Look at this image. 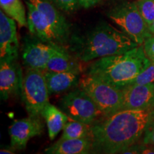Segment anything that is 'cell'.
Wrapping results in <instances>:
<instances>
[{
    "mask_svg": "<svg viewBox=\"0 0 154 154\" xmlns=\"http://www.w3.org/2000/svg\"><path fill=\"white\" fill-rule=\"evenodd\" d=\"M154 109H123L91 124L92 153H122L143 137Z\"/></svg>",
    "mask_w": 154,
    "mask_h": 154,
    "instance_id": "6da1fadb",
    "label": "cell"
},
{
    "mask_svg": "<svg viewBox=\"0 0 154 154\" xmlns=\"http://www.w3.org/2000/svg\"><path fill=\"white\" fill-rule=\"evenodd\" d=\"M151 63L141 44L124 54L96 59L86 74L122 90Z\"/></svg>",
    "mask_w": 154,
    "mask_h": 154,
    "instance_id": "7a4b0ae2",
    "label": "cell"
},
{
    "mask_svg": "<svg viewBox=\"0 0 154 154\" xmlns=\"http://www.w3.org/2000/svg\"><path fill=\"white\" fill-rule=\"evenodd\" d=\"M75 43L76 57L84 62L124 54L138 46L122 31L106 22L100 23L87 36L76 39Z\"/></svg>",
    "mask_w": 154,
    "mask_h": 154,
    "instance_id": "3957f363",
    "label": "cell"
},
{
    "mask_svg": "<svg viewBox=\"0 0 154 154\" xmlns=\"http://www.w3.org/2000/svg\"><path fill=\"white\" fill-rule=\"evenodd\" d=\"M107 16L138 45L143 44L146 38L153 35L140 14L137 2H125L119 4L108 11Z\"/></svg>",
    "mask_w": 154,
    "mask_h": 154,
    "instance_id": "277c9868",
    "label": "cell"
},
{
    "mask_svg": "<svg viewBox=\"0 0 154 154\" xmlns=\"http://www.w3.org/2000/svg\"><path fill=\"white\" fill-rule=\"evenodd\" d=\"M21 95L29 116L41 117L49 95L43 71L26 68Z\"/></svg>",
    "mask_w": 154,
    "mask_h": 154,
    "instance_id": "5b68a950",
    "label": "cell"
},
{
    "mask_svg": "<svg viewBox=\"0 0 154 154\" xmlns=\"http://www.w3.org/2000/svg\"><path fill=\"white\" fill-rule=\"evenodd\" d=\"M79 86L95 102L103 116H109L121 110V90L87 74L80 79Z\"/></svg>",
    "mask_w": 154,
    "mask_h": 154,
    "instance_id": "8992f818",
    "label": "cell"
},
{
    "mask_svg": "<svg viewBox=\"0 0 154 154\" xmlns=\"http://www.w3.org/2000/svg\"><path fill=\"white\" fill-rule=\"evenodd\" d=\"M59 108L69 119L91 125L103 116L91 98L80 88L61 98Z\"/></svg>",
    "mask_w": 154,
    "mask_h": 154,
    "instance_id": "52a82bcc",
    "label": "cell"
},
{
    "mask_svg": "<svg viewBox=\"0 0 154 154\" xmlns=\"http://www.w3.org/2000/svg\"><path fill=\"white\" fill-rule=\"evenodd\" d=\"M63 46L42 42L33 36H26L23 43L22 59L26 68L44 71L48 61Z\"/></svg>",
    "mask_w": 154,
    "mask_h": 154,
    "instance_id": "ba28073f",
    "label": "cell"
},
{
    "mask_svg": "<svg viewBox=\"0 0 154 154\" xmlns=\"http://www.w3.org/2000/svg\"><path fill=\"white\" fill-rule=\"evenodd\" d=\"M44 131L41 117H31L15 120L9 127L11 146L14 149L26 148L31 138L40 136Z\"/></svg>",
    "mask_w": 154,
    "mask_h": 154,
    "instance_id": "9c48e42d",
    "label": "cell"
},
{
    "mask_svg": "<svg viewBox=\"0 0 154 154\" xmlns=\"http://www.w3.org/2000/svg\"><path fill=\"white\" fill-rule=\"evenodd\" d=\"M23 78L22 69L14 61H0V96L6 101L11 95L22 94Z\"/></svg>",
    "mask_w": 154,
    "mask_h": 154,
    "instance_id": "30bf717a",
    "label": "cell"
},
{
    "mask_svg": "<svg viewBox=\"0 0 154 154\" xmlns=\"http://www.w3.org/2000/svg\"><path fill=\"white\" fill-rule=\"evenodd\" d=\"M14 21L0 11V61L18 59L19 42Z\"/></svg>",
    "mask_w": 154,
    "mask_h": 154,
    "instance_id": "8fae6325",
    "label": "cell"
},
{
    "mask_svg": "<svg viewBox=\"0 0 154 154\" xmlns=\"http://www.w3.org/2000/svg\"><path fill=\"white\" fill-rule=\"evenodd\" d=\"M123 109H154V83L129 85L122 90Z\"/></svg>",
    "mask_w": 154,
    "mask_h": 154,
    "instance_id": "7c38bea8",
    "label": "cell"
},
{
    "mask_svg": "<svg viewBox=\"0 0 154 154\" xmlns=\"http://www.w3.org/2000/svg\"><path fill=\"white\" fill-rule=\"evenodd\" d=\"M27 6V26L31 35L42 42L63 46L60 38L47 19L33 5L26 1Z\"/></svg>",
    "mask_w": 154,
    "mask_h": 154,
    "instance_id": "4fadbf2b",
    "label": "cell"
},
{
    "mask_svg": "<svg viewBox=\"0 0 154 154\" xmlns=\"http://www.w3.org/2000/svg\"><path fill=\"white\" fill-rule=\"evenodd\" d=\"M29 2L36 7L38 11L42 13L50 24L56 34L60 38L63 46L68 41L69 33V24L65 17L54 6L51 0H25Z\"/></svg>",
    "mask_w": 154,
    "mask_h": 154,
    "instance_id": "5bb4252c",
    "label": "cell"
},
{
    "mask_svg": "<svg viewBox=\"0 0 154 154\" xmlns=\"http://www.w3.org/2000/svg\"><path fill=\"white\" fill-rule=\"evenodd\" d=\"M91 138L59 139L44 150L47 154H88L92 153Z\"/></svg>",
    "mask_w": 154,
    "mask_h": 154,
    "instance_id": "9a60e30c",
    "label": "cell"
},
{
    "mask_svg": "<svg viewBox=\"0 0 154 154\" xmlns=\"http://www.w3.org/2000/svg\"><path fill=\"white\" fill-rule=\"evenodd\" d=\"M49 95L67 91L79 84V75L69 72H57L44 70Z\"/></svg>",
    "mask_w": 154,
    "mask_h": 154,
    "instance_id": "2e32d148",
    "label": "cell"
},
{
    "mask_svg": "<svg viewBox=\"0 0 154 154\" xmlns=\"http://www.w3.org/2000/svg\"><path fill=\"white\" fill-rule=\"evenodd\" d=\"M46 70L57 72H69L79 75L82 72V68L79 61L69 54L64 47H62L50 58Z\"/></svg>",
    "mask_w": 154,
    "mask_h": 154,
    "instance_id": "e0dca14e",
    "label": "cell"
},
{
    "mask_svg": "<svg viewBox=\"0 0 154 154\" xmlns=\"http://www.w3.org/2000/svg\"><path fill=\"white\" fill-rule=\"evenodd\" d=\"M42 116L44 119L48 128V134L50 140H53L59 133L63 130V127L69 118L66 113L57 106L48 103L42 113Z\"/></svg>",
    "mask_w": 154,
    "mask_h": 154,
    "instance_id": "ac0fdd59",
    "label": "cell"
},
{
    "mask_svg": "<svg viewBox=\"0 0 154 154\" xmlns=\"http://www.w3.org/2000/svg\"><path fill=\"white\" fill-rule=\"evenodd\" d=\"M1 8L7 16L14 19L20 26H27L26 11L21 0H0Z\"/></svg>",
    "mask_w": 154,
    "mask_h": 154,
    "instance_id": "d6986e66",
    "label": "cell"
},
{
    "mask_svg": "<svg viewBox=\"0 0 154 154\" xmlns=\"http://www.w3.org/2000/svg\"><path fill=\"white\" fill-rule=\"evenodd\" d=\"M91 125L84 124L80 121L71 119L63 128L61 139L66 138H91Z\"/></svg>",
    "mask_w": 154,
    "mask_h": 154,
    "instance_id": "ffe728a7",
    "label": "cell"
},
{
    "mask_svg": "<svg viewBox=\"0 0 154 154\" xmlns=\"http://www.w3.org/2000/svg\"><path fill=\"white\" fill-rule=\"evenodd\" d=\"M137 5L148 26L154 20V0H138Z\"/></svg>",
    "mask_w": 154,
    "mask_h": 154,
    "instance_id": "44dd1931",
    "label": "cell"
},
{
    "mask_svg": "<svg viewBox=\"0 0 154 154\" xmlns=\"http://www.w3.org/2000/svg\"><path fill=\"white\" fill-rule=\"evenodd\" d=\"M151 83H154V63H151L148 68L138 74L129 85H142Z\"/></svg>",
    "mask_w": 154,
    "mask_h": 154,
    "instance_id": "7402d4cb",
    "label": "cell"
},
{
    "mask_svg": "<svg viewBox=\"0 0 154 154\" xmlns=\"http://www.w3.org/2000/svg\"><path fill=\"white\" fill-rule=\"evenodd\" d=\"M58 8L61 10L72 12L76 11L79 7L78 0H51Z\"/></svg>",
    "mask_w": 154,
    "mask_h": 154,
    "instance_id": "603a6c76",
    "label": "cell"
},
{
    "mask_svg": "<svg viewBox=\"0 0 154 154\" xmlns=\"http://www.w3.org/2000/svg\"><path fill=\"white\" fill-rule=\"evenodd\" d=\"M142 140V143L154 146V119L148 126Z\"/></svg>",
    "mask_w": 154,
    "mask_h": 154,
    "instance_id": "cb8c5ba5",
    "label": "cell"
},
{
    "mask_svg": "<svg viewBox=\"0 0 154 154\" xmlns=\"http://www.w3.org/2000/svg\"><path fill=\"white\" fill-rule=\"evenodd\" d=\"M143 45L146 56L152 63H154V35L146 38Z\"/></svg>",
    "mask_w": 154,
    "mask_h": 154,
    "instance_id": "d4e9b609",
    "label": "cell"
},
{
    "mask_svg": "<svg viewBox=\"0 0 154 154\" xmlns=\"http://www.w3.org/2000/svg\"><path fill=\"white\" fill-rule=\"evenodd\" d=\"M80 7L83 8L88 9L99 4L101 0H78Z\"/></svg>",
    "mask_w": 154,
    "mask_h": 154,
    "instance_id": "484cf974",
    "label": "cell"
},
{
    "mask_svg": "<svg viewBox=\"0 0 154 154\" xmlns=\"http://www.w3.org/2000/svg\"><path fill=\"white\" fill-rule=\"evenodd\" d=\"M14 150V149H13V148L11 146L10 149H9V148H8V149H1V150H0V153H1V154H5V153H7V154H14V152L13 151Z\"/></svg>",
    "mask_w": 154,
    "mask_h": 154,
    "instance_id": "4316f807",
    "label": "cell"
},
{
    "mask_svg": "<svg viewBox=\"0 0 154 154\" xmlns=\"http://www.w3.org/2000/svg\"><path fill=\"white\" fill-rule=\"evenodd\" d=\"M149 31L150 32L153 34V35H154V20L153 21V22L151 23V24L149 26Z\"/></svg>",
    "mask_w": 154,
    "mask_h": 154,
    "instance_id": "83f0119b",
    "label": "cell"
}]
</instances>
